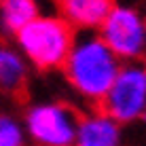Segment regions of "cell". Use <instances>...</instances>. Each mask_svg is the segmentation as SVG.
Wrapping results in <instances>:
<instances>
[{
    "mask_svg": "<svg viewBox=\"0 0 146 146\" xmlns=\"http://www.w3.org/2000/svg\"><path fill=\"white\" fill-rule=\"evenodd\" d=\"M38 15L36 0H0V26L13 36Z\"/></svg>",
    "mask_w": 146,
    "mask_h": 146,
    "instance_id": "9",
    "label": "cell"
},
{
    "mask_svg": "<svg viewBox=\"0 0 146 146\" xmlns=\"http://www.w3.org/2000/svg\"><path fill=\"white\" fill-rule=\"evenodd\" d=\"M59 17L72 30L93 32L102 26L114 0H55Z\"/></svg>",
    "mask_w": 146,
    "mask_h": 146,
    "instance_id": "7",
    "label": "cell"
},
{
    "mask_svg": "<svg viewBox=\"0 0 146 146\" xmlns=\"http://www.w3.org/2000/svg\"><path fill=\"white\" fill-rule=\"evenodd\" d=\"M142 121H144V123H146V114H144V117H142Z\"/></svg>",
    "mask_w": 146,
    "mask_h": 146,
    "instance_id": "11",
    "label": "cell"
},
{
    "mask_svg": "<svg viewBox=\"0 0 146 146\" xmlns=\"http://www.w3.org/2000/svg\"><path fill=\"white\" fill-rule=\"evenodd\" d=\"M80 114L62 102H38L26 110V135L36 146H74Z\"/></svg>",
    "mask_w": 146,
    "mask_h": 146,
    "instance_id": "3",
    "label": "cell"
},
{
    "mask_svg": "<svg viewBox=\"0 0 146 146\" xmlns=\"http://www.w3.org/2000/svg\"><path fill=\"white\" fill-rule=\"evenodd\" d=\"M74 38V30L62 17L53 15H38L15 34L19 53L38 70L62 68Z\"/></svg>",
    "mask_w": 146,
    "mask_h": 146,
    "instance_id": "2",
    "label": "cell"
},
{
    "mask_svg": "<svg viewBox=\"0 0 146 146\" xmlns=\"http://www.w3.org/2000/svg\"><path fill=\"white\" fill-rule=\"evenodd\" d=\"M26 138L23 121L0 112V146H26Z\"/></svg>",
    "mask_w": 146,
    "mask_h": 146,
    "instance_id": "10",
    "label": "cell"
},
{
    "mask_svg": "<svg viewBox=\"0 0 146 146\" xmlns=\"http://www.w3.org/2000/svg\"><path fill=\"white\" fill-rule=\"evenodd\" d=\"M98 36L121 62H138L146 51V19L131 7L114 4L98 28Z\"/></svg>",
    "mask_w": 146,
    "mask_h": 146,
    "instance_id": "5",
    "label": "cell"
},
{
    "mask_svg": "<svg viewBox=\"0 0 146 146\" xmlns=\"http://www.w3.org/2000/svg\"><path fill=\"white\" fill-rule=\"evenodd\" d=\"M100 110L121 125L142 119L146 114V64L140 59L125 62L104 95Z\"/></svg>",
    "mask_w": 146,
    "mask_h": 146,
    "instance_id": "4",
    "label": "cell"
},
{
    "mask_svg": "<svg viewBox=\"0 0 146 146\" xmlns=\"http://www.w3.org/2000/svg\"><path fill=\"white\" fill-rule=\"evenodd\" d=\"M121 66L123 62L104 44L98 34L85 32L74 38L62 70L70 87L80 98L100 106L117 78Z\"/></svg>",
    "mask_w": 146,
    "mask_h": 146,
    "instance_id": "1",
    "label": "cell"
},
{
    "mask_svg": "<svg viewBox=\"0 0 146 146\" xmlns=\"http://www.w3.org/2000/svg\"><path fill=\"white\" fill-rule=\"evenodd\" d=\"M28 87V64L19 51L0 47V91L21 98Z\"/></svg>",
    "mask_w": 146,
    "mask_h": 146,
    "instance_id": "8",
    "label": "cell"
},
{
    "mask_svg": "<svg viewBox=\"0 0 146 146\" xmlns=\"http://www.w3.org/2000/svg\"><path fill=\"white\" fill-rule=\"evenodd\" d=\"M74 146H123V125L100 108L80 114Z\"/></svg>",
    "mask_w": 146,
    "mask_h": 146,
    "instance_id": "6",
    "label": "cell"
}]
</instances>
